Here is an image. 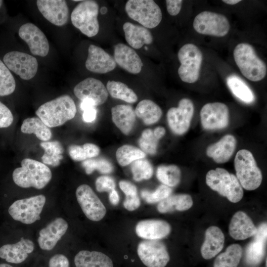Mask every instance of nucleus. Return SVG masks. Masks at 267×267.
I'll return each instance as SVG.
<instances>
[{"label": "nucleus", "instance_id": "1", "mask_svg": "<svg viewBox=\"0 0 267 267\" xmlns=\"http://www.w3.org/2000/svg\"><path fill=\"white\" fill-rule=\"evenodd\" d=\"M76 112L73 99L70 96L64 94L41 105L36 114L48 127L54 128L72 119Z\"/></svg>", "mask_w": 267, "mask_h": 267}, {"label": "nucleus", "instance_id": "2", "mask_svg": "<svg viewBox=\"0 0 267 267\" xmlns=\"http://www.w3.org/2000/svg\"><path fill=\"white\" fill-rule=\"evenodd\" d=\"M51 178V171L46 165L30 158L23 159L21 167L16 168L12 173L14 182L22 188L43 189Z\"/></svg>", "mask_w": 267, "mask_h": 267}, {"label": "nucleus", "instance_id": "3", "mask_svg": "<svg viewBox=\"0 0 267 267\" xmlns=\"http://www.w3.org/2000/svg\"><path fill=\"white\" fill-rule=\"evenodd\" d=\"M233 57L241 73L247 79L257 82L266 76L267 66L251 44L245 43L238 44L233 50Z\"/></svg>", "mask_w": 267, "mask_h": 267}, {"label": "nucleus", "instance_id": "4", "mask_svg": "<svg viewBox=\"0 0 267 267\" xmlns=\"http://www.w3.org/2000/svg\"><path fill=\"white\" fill-rule=\"evenodd\" d=\"M206 182L212 190L232 203L240 201L243 190L236 177L223 168L211 170L206 176Z\"/></svg>", "mask_w": 267, "mask_h": 267}, {"label": "nucleus", "instance_id": "5", "mask_svg": "<svg viewBox=\"0 0 267 267\" xmlns=\"http://www.w3.org/2000/svg\"><path fill=\"white\" fill-rule=\"evenodd\" d=\"M236 178L242 188L253 190L261 185L263 177L252 153L247 149H241L234 159Z\"/></svg>", "mask_w": 267, "mask_h": 267}, {"label": "nucleus", "instance_id": "6", "mask_svg": "<svg viewBox=\"0 0 267 267\" xmlns=\"http://www.w3.org/2000/svg\"><path fill=\"white\" fill-rule=\"evenodd\" d=\"M99 6L94 0H82L73 10L71 20L74 27L88 37L97 34L99 25L97 20Z\"/></svg>", "mask_w": 267, "mask_h": 267}, {"label": "nucleus", "instance_id": "7", "mask_svg": "<svg viewBox=\"0 0 267 267\" xmlns=\"http://www.w3.org/2000/svg\"><path fill=\"white\" fill-rule=\"evenodd\" d=\"M125 11L131 19L147 29L157 27L162 18L160 7L152 0H129Z\"/></svg>", "mask_w": 267, "mask_h": 267}, {"label": "nucleus", "instance_id": "8", "mask_svg": "<svg viewBox=\"0 0 267 267\" xmlns=\"http://www.w3.org/2000/svg\"><path fill=\"white\" fill-rule=\"evenodd\" d=\"M178 57L180 63L178 71L180 79L187 83L196 82L203 60L200 49L194 44H186L179 49Z\"/></svg>", "mask_w": 267, "mask_h": 267}, {"label": "nucleus", "instance_id": "9", "mask_svg": "<svg viewBox=\"0 0 267 267\" xmlns=\"http://www.w3.org/2000/svg\"><path fill=\"white\" fill-rule=\"evenodd\" d=\"M45 202V196L42 194L19 199L10 206L8 213L14 220L30 224L40 220Z\"/></svg>", "mask_w": 267, "mask_h": 267}, {"label": "nucleus", "instance_id": "10", "mask_svg": "<svg viewBox=\"0 0 267 267\" xmlns=\"http://www.w3.org/2000/svg\"><path fill=\"white\" fill-rule=\"evenodd\" d=\"M193 27L198 33L216 37H223L230 29L227 18L223 14L204 11L195 17Z\"/></svg>", "mask_w": 267, "mask_h": 267}, {"label": "nucleus", "instance_id": "11", "mask_svg": "<svg viewBox=\"0 0 267 267\" xmlns=\"http://www.w3.org/2000/svg\"><path fill=\"white\" fill-rule=\"evenodd\" d=\"M137 252L139 259L147 267H165L170 261L165 245L158 240L140 242Z\"/></svg>", "mask_w": 267, "mask_h": 267}, {"label": "nucleus", "instance_id": "12", "mask_svg": "<svg viewBox=\"0 0 267 267\" xmlns=\"http://www.w3.org/2000/svg\"><path fill=\"white\" fill-rule=\"evenodd\" d=\"M76 196L83 213L89 220L97 222L105 216V207L89 185L84 184L78 186Z\"/></svg>", "mask_w": 267, "mask_h": 267}, {"label": "nucleus", "instance_id": "13", "mask_svg": "<svg viewBox=\"0 0 267 267\" xmlns=\"http://www.w3.org/2000/svg\"><path fill=\"white\" fill-rule=\"evenodd\" d=\"M192 101L187 98L180 100L177 107H172L167 114V119L171 131L176 134L182 135L188 130L194 114Z\"/></svg>", "mask_w": 267, "mask_h": 267}, {"label": "nucleus", "instance_id": "14", "mask_svg": "<svg viewBox=\"0 0 267 267\" xmlns=\"http://www.w3.org/2000/svg\"><path fill=\"white\" fill-rule=\"evenodd\" d=\"M3 60L9 70L23 80L31 79L38 71L37 60L26 53L18 51H10L4 55Z\"/></svg>", "mask_w": 267, "mask_h": 267}, {"label": "nucleus", "instance_id": "15", "mask_svg": "<svg viewBox=\"0 0 267 267\" xmlns=\"http://www.w3.org/2000/svg\"><path fill=\"white\" fill-rule=\"evenodd\" d=\"M200 115L202 126L207 130L222 129L229 123V109L223 103L216 102L205 104Z\"/></svg>", "mask_w": 267, "mask_h": 267}, {"label": "nucleus", "instance_id": "16", "mask_svg": "<svg viewBox=\"0 0 267 267\" xmlns=\"http://www.w3.org/2000/svg\"><path fill=\"white\" fill-rule=\"evenodd\" d=\"M18 34L27 44L33 54L42 57L47 55L49 49L48 40L37 26L31 23H25L20 27Z\"/></svg>", "mask_w": 267, "mask_h": 267}, {"label": "nucleus", "instance_id": "17", "mask_svg": "<svg viewBox=\"0 0 267 267\" xmlns=\"http://www.w3.org/2000/svg\"><path fill=\"white\" fill-rule=\"evenodd\" d=\"M75 96L81 101L89 99L95 106L106 101L108 93L104 84L99 80L89 77L78 83L74 89Z\"/></svg>", "mask_w": 267, "mask_h": 267}, {"label": "nucleus", "instance_id": "18", "mask_svg": "<svg viewBox=\"0 0 267 267\" xmlns=\"http://www.w3.org/2000/svg\"><path fill=\"white\" fill-rule=\"evenodd\" d=\"M37 7L43 16L51 23L64 25L69 19V8L64 0H38Z\"/></svg>", "mask_w": 267, "mask_h": 267}, {"label": "nucleus", "instance_id": "19", "mask_svg": "<svg viewBox=\"0 0 267 267\" xmlns=\"http://www.w3.org/2000/svg\"><path fill=\"white\" fill-rule=\"evenodd\" d=\"M68 224L62 218H57L39 232L38 242L40 248L44 251L52 250L66 233Z\"/></svg>", "mask_w": 267, "mask_h": 267}, {"label": "nucleus", "instance_id": "20", "mask_svg": "<svg viewBox=\"0 0 267 267\" xmlns=\"http://www.w3.org/2000/svg\"><path fill=\"white\" fill-rule=\"evenodd\" d=\"M85 65L91 72L105 74L113 70L116 67V63L114 58L103 49L91 44L89 47Z\"/></svg>", "mask_w": 267, "mask_h": 267}, {"label": "nucleus", "instance_id": "21", "mask_svg": "<svg viewBox=\"0 0 267 267\" xmlns=\"http://www.w3.org/2000/svg\"><path fill=\"white\" fill-rule=\"evenodd\" d=\"M34 248V243L31 240L21 238L15 243L0 247V258L9 263L20 264L26 261Z\"/></svg>", "mask_w": 267, "mask_h": 267}, {"label": "nucleus", "instance_id": "22", "mask_svg": "<svg viewBox=\"0 0 267 267\" xmlns=\"http://www.w3.org/2000/svg\"><path fill=\"white\" fill-rule=\"evenodd\" d=\"M114 59L120 67L133 74L139 73L143 65L140 57L136 51L133 48L122 43L115 45Z\"/></svg>", "mask_w": 267, "mask_h": 267}, {"label": "nucleus", "instance_id": "23", "mask_svg": "<svg viewBox=\"0 0 267 267\" xmlns=\"http://www.w3.org/2000/svg\"><path fill=\"white\" fill-rule=\"evenodd\" d=\"M171 230L170 224L160 220L140 221L135 227L136 234L147 240H159L168 236Z\"/></svg>", "mask_w": 267, "mask_h": 267}, {"label": "nucleus", "instance_id": "24", "mask_svg": "<svg viewBox=\"0 0 267 267\" xmlns=\"http://www.w3.org/2000/svg\"><path fill=\"white\" fill-rule=\"evenodd\" d=\"M257 230L251 218L242 211L233 215L229 225V233L235 240H244L254 236Z\"/></svg>", "mask_w": 267, "mask_h": 267}, {"label": "nucleus", "instance_id": "25", "mask_svg": "<svg viewBox=\"0 0 267 267\" xmlns=\"http://www.w3.org/2000/svg\"><path fill=\"white\" fill-rule=\"evenodd\" d=\"M236 142L232 135H225L217 142L208 146L206 154L217 163H224L232 156Z\"/></svg>", "mask_w": 267, "mask_h": 267}, {"label": "nucleus", "instance_id": "26", "mask_svg": "<svg viewBox=\"0 0 267 267\" xmlns=\"http://www.w3.org/2000/svg\"><path fill=\"white\" fill-rule=\"evenodd\" d=\"M224 235L216 226L208 227L205 231V240L201 247L202 257L209 260L216 256L223 247Z\"/></svg>", "mask_w": 267, "mask_h": 267}, {"label": "nucleus", "instance_id": "27", "mask_svg": "<svg viewBox=\"0 0 267 267\" xmlns=\"http://www.w3.org/2000/svg\"><path fill=\"white\" fill-rule=\"evenodd\" d=\"M125 39L128 44L134 49H139L144 44H149L153 42V36L146 28L125 22L123 26Z\"/></svg>", "mask_w": 267, "mask_h": 267}, {"label": "nucleus", "instance_id": "28", "mask_svg": "<svg viewBox=\"0 0 267 267\" xmlns=\"http://www.w3.org/2000/svg\"><path fill=\"white\" fill-rule=\"evenodd\" d=\"M112 119L116 127L125 134L132 131L135 121V113L132 107L120 104L111 109Z\"/></svg>", "mask_w": 267, "mask_h": 267}, {"label": "nucleus", "instance_id": "29", "mask_svg": "<svg viewBox=\"0 0 267 267\" xmlns=\"http://www.w3.org/2000/svg\"><path fill=\"white\" fill-rule=\"evenodd\" d=\"M76 267H113L111 259L98 251L82 250L74 257Z\"/></svg>", "mask_w": 267, "mask_h": 267}, {"label": "nucleus", "instance_id": "30", "mask_svg": "<svg viewBox=\"0 0 267 267\" xmlns=\"http://www.w3.org/2000/svg\"><path fill=\"white\" fill-rule=\"evenodd\" d=\"M193 203L192 199L188 194L170 195L159 203L157 210L161 213L175 211H184L190 209L192 206Z\"/></svg>", "mask_w": 267, "mask_h": 267}, {"label": "nucleus", "instance_id": "31", "mask_svg": "<svg viewBox=\"0 0 267 267\" xmlns=\"http://www.w3.org/2000/svg\"><path fill=\"white\" fill-rule=\"evenodd\" d=\"M134 112L135 115L141 119L146 125H151L157 122L162 115L161 108L149 99L140 101L136 106Z\"/></svg>", "mask_w": 267, "mask_h": 267}, {"label": "nucleus", "instance_id": "32", "mask_svg": "<svg viewBox=\"0 0 267 267\" xmlns=\"http://www.w3.org/2000/svg\"><path fill=\"white\" fill-rule=\"evenodd\" d=\"M21 131L26 134H35L40 140L47 141L52 136L51 132L39 117L25 119L21 126Z\"/></svg>", "mask_w": 267, "mask_h": 267}, {"label": "nucleus", "instance_id": "33", "mask_svg": "<svg viewBox=\"0 0 267 267\" xmlns=\"http://www.w3.org/2000/svg\"><path fill=\"white\" fill-rule=\"evenodd\" d=\"M226 83L233 95L246 103L255 100V95L249 87L239 77L230 75L226 79Z\"/></svg>", "mask_w": 267, "mask_h": 267}, {"label": "nucleus", "instance_id": "34", "mask_svg": "<svg viewBox=\"0 0 267 267\" xmlns=\"http://www.w3.org/2000/svg\"><path fill=\"white\" fill-rule=\"evenodd\" d=\"M242 255V248L238 244H233L215 259L213 267H237Z\"/></svg>", "mask_w": 267, "mask_h": 267}, {"label": "nucleus", "instance_id": "35", "mask_svg": "<svg viewBox=\"0 0 267 267\" xmlns=\"http://www.w3.org/2000/svg\"><path fill=\"white\" fill-rule=\"evenodd\" d=\"M40 145L44 150L42 157L43 163L53 167L59 166L63 159L62 154L64 150L60 142L58 141H43Z\"/></svg>", "mask_w": 267, "mask_h": 267}, {"label": "nucleus", "instance_id": "36", "mask_svg": "<svg viewBox=\"0 0 267 267\" xmlns=\"http://www.w3.org/2000/svg\"><path fill=\"white\" fill-rule=\"evenodd\" d=\"M108 93L113 98L133 103L137 100V96L134 90L125 84L115 81H108L106 85Z\"/></svg>", "mask_w": 267, "mask_h": 267}, {"label": "nucleus", "instance_id": "37", "mask_svg": "<svg viewBox=\"0 0 267 267\" xmlns=\"http://www.w3.org/2000/svg\"><path fill=\"white\" fill-rule=\"evenodd\" d=\"M156 177L164 185L174 187L178 184L180 181L181 172L176 165H162L157 169Z\"/></svg>", "mask_w": 267, "mask_h": 267}, {"label": "nucleus", "instance_id": "38", "mask_svg": "<svg viewBox=\"0 0 267 267\" xmlns=\"http://www.w3.org/2000/svg\"><path fill=\"white\" fill-rule=\"evenodd\" d=\"M145 155L141 149L130 145L120 147L116 152L117 160L122 166H127L136 160L144 158Z\"/></svg>", "mask_w": 267, "mask_h": 267}, {"label": "nucleus", "instance_id": "39", "mask_svg": "<svg viewBox=\"0 0 267 267\" xmlns=\"http://www.w3.org/2000/svg\"><path fill=\"white\" fill-rule=\"evenodd\" d=\"M266 242L254 238L247 246L246 250V260L250 265H257L262 260L265 251Z\"/></svg>", "mask_w": 267, "mask_h": 267}, {"label": "nucleus", "instance_id": "40", "mask_svg": "<svg viewBox=\"0 0 267 267\" xmlns=\"http://www.w3.org/2000/svg\"><path fill=\"white\" fill-rule=\"evenodd\" d=\"M131 171L133 178L136 181L150 178L153 173L151 163L143 158L136 160L132 163Z\"/></svg>", "mask_w": 267, "mask_h": 267}, {"label": "nucleus", "instance_id": "41", "mask_svg": "<svg viewBox=\"0 0 267 267\" xmlns=\"http://www.w3.org/2000/svg\"><path fill=\"white\" fill-rule=\"evenodd\" d=\"M15 79L5 64L0 59V96L12 93L15 89Z\"/></svg>", "mask_w": 267, "mask_h": 267}, {"label": "nucleus", "instance_id": "42", "mask_svg": "<svg viewBox=\"0 0 267 267\" xmlns=\"http://www.w3.org/2000/svg\"><path fill=\"white\" fill-rule=\"evenodd\" d=\"M82 165L88 175L92 174L95 170L103 174L111 173L113 170L112 164L104 158L86 159L83 161Z\"/></svg>", "mask_w": 267, "mask_h": 267}, {"label": "nucleus", "instance_id": "43", "mask_svg": "<svg viewBox=\"0 0 267 267\" xmlns=\"http://www.w3.org/2000/svg\"><path fill=\"white\" fill-rule=\"evenodd\" d=\"M172 189L164 184L159 186L154 191L147 190L141 191V196L142 199L147 203L153 204L160 202L170 196Z\"/></svg>", "mask_w": 267, "mask_h": 267}, {"label": "nucleus", "instance_id": "44", "mask_svg": "<svg viewBox=\"0 0 267 267\" xmlns=\"http://www.w3.org/2000/svg\"><path fill=\"white\" fill-rule=\"evenodd\" d=\"M158 140L155 136L153 132L151 129H147L142 132L138 140V144L144 153L154 154L156 152Z\"/></svg>", "mask_w": 267, "mask_h": 267}, {"label": "nucleus", "instance_id": "45", "mask_svg": "<svg viewBox=\"0 0 267 267\" xmlns=\"http://www.w3.org/2000/svg\"><path fill=\"white\" fill-rule=\"evenodd\" d=\"M95 187L99 192H109L115 189L116 184L114 179L109 176H102L97 178Z\"/></svg>", "mask_w": 267, "mask_h": 267}, {"label": "nucleus", "instance_id": "46", "mask_svg": "<svg viewBox=\"0 0 267 267\" xmlns=\"http://www.w3.org/2000/svg\"><path fill=\"white\" fill-rule=\"evenodd\" d=\"M13 122V116L10 109L0 101V129L6 128Z\"/></svg>", "mask_w": 267, "mask_h": 267}, {"label": "nucleus", "instance_id": "47", "mask_svg": "<svg viewBox=\"0 0 267 267\" xmlns=\"http://www.w3.org/2000/svg\"><path fill=\"white\" fill-rule=\"evenodd\" d=\"M48 267H70L69 261L65 255L56 254L49 258Z\"/></svg>", "mask_w": 267, "mask_h": 267}, {"label": "nucleus", "instance_id": "48", "mask_svg": "<svg viewBox=\"0 0 267 267\" xmlns=\"http://www.w3.org/2000/svg\"><path fill=\"white\" fill-rule=\"evenodd\" d=\"M68 152L70 157L74 161H81L87 159L83 146L77 145H70L68 148Z\"/></svg>", "mask_w": 267, "mask_h": 267}, {"label": "nucleus", "instance_id": "49", "mask_svg": "<svg viewBox=\"0 0 267 267\" xmlns=\"http://www.w3.org/2000/svg\"><path fill=\"white\" fill-rule=\"evenodd\" d=\"M183 1L181 0H166L167 9L170 15H178L181 8Z\"/></svg>", "mask_w": 267, "mask_h": 267}, {"label": "nucleus", "instance_id": "50", "mask_svg": "<svg viewBox=\"0 0 267 267\" xmlns=\"http://www.w3.org/2000/svg\"><path fill=\"white\" fill-rule=\"evenodd\" d=\"M123 205L127 210L129 211H134L140 206V199L138 195L131 197H126Z\"/></svg>", "mask_w": 267, "mask_h": 267}, {"label": "nucleus", "instance_id": "51", "mask_svg": "<svg viewBox=\"0 0 267 267\" xmlns=\"http://www.w3.org/2000/svg\"><path fill=\"white\" fill-rule=\"evenodd\" d=\"M119 186L126 196L137 194L136 186L131 182L121 180L119 182Z\"/></svg>", "mask_w": 267, "mask_h": 267}, {"label": "nucleus", "instance_id": "52", "mask_svg": "<svg viewBox=\"0 0 267 267\" xmlns=\"http://www.w3.org/2000/svg\"><path fill=\"white\" fill-rule=\"evenodd\" d=\"M83 147L85 151L87 158L90 159L98 155L100 149L94 144L87 143L83 145Z\"/></svg>", "mask_w": 267, "mask_h": 267}, {"label": "nucleus", "instance_id": "53", "mask_svg": "<svg viewBox=\"0 0 267 267\" xmlns=\"http://www.w3.org/2000/svg\"><path fill=\"white\" fill-rule=\"evenodd\" d=\"M97 111L95 107H92L83 111V119L87 123L93 122L96 117Z\"/></svg>", "mask_w": 267, "mask_h": 267}, {"label": "nucleus", "instance_id": "54", "mask_svg": "<svg viewBox=\"0 0 267 267\" xmlns=\"http://www.w3.org/2000/svg\"><path fill=\"white\" fill-rule=\"evenodd\" d=\"M267 223L261 224L257 228V232L254 235V238L266 242L267 240Z\"/></svg>", "mask_w": 267, "mask_h": 267}, {"label": "nucleus", "instance_id": "55", "mask_svg": "<svg viewBox=\"0 0 267 267\" xmlns=\"http://www.w3.org/2000/svg\"><path fill=\"white\" fill-rule=\"evenodd\" d=\"M119 196L117 191L114 189L109 193V200L113 205H117L119 202Z\"/></svg>", "mask_w": 267, "mask_h": 267}, {"label": "nucleus", "instance_id": "56", "mask_svg": "<svg viewBox=\"0 0 267 267\" xmlns=\"http://www.w3.org/2000/svg\"><path fill=\"white\" fill-rule=\"evenodd\" d=\"M92 107H95V105L93 101L89 99L82 100L80 104V108L82 111Z\"/></svg>", "mask_w": 267, "mask_h": 267}, {"label": "nucleus", "instance_id": "57", "mask_svg": "<svg viewBox=\"0 0 267 267\" xmlns=\"http://www.w3.org/2000/svg\"><path fill=\"white\" fill-rule=\"evenodd\" d=\"M155 136L158 139L162 138L165 134L166 130L163 127H157L153 131Z\"/></svg>", "mask_w": 267, "mask_h": 267}, {"label": "nucleus", "instance_id": "58", "mask_svg": "<svg viewBox=\"0 0 267 267\" xmlns=\"http://www.w3.org/2000/svg\"><path fill=\"white\" fill-rule=\"evenodd\" d=\"M222 2L230 5H234L241 1L240 0H223Z\"/></svg>", "mask_w": 267, "mask_h": 267}, {"label": "nucleus", "instance_id": "59", "mask_svg": "<svg viewBox=\"0 0 267 267\" xmlns=\"http://www.w3.org/2000/svg\"><path fill=\"white\" fill-rule=\"evenodd\" d=\"M100 13L102 14H106L107 11H108V9H107V8L105 6H102L101 8H100Z\"/></svg>", "mask_w": 267, "mask_h": 267}, {"label": "nucleus", "instance_id": "60", "mask_svg": "<svg viewBox=\"0 0 267 267\" xmlns=\"http://www.w3.org/2000/svg\"><path fill=\"white\" fill-rule=\"evenodd\" d=\"M0 267H13L8 264L2 263V264H0Z\"/></svg>", "mask_w": 267, "mask_h": 267}, {"label": "nucleus", "instance_id": "61", "mask_svg": "<svg viewBox=\"0 0 267 267\" xmlns=\"http://www.w3.org/2000/svg\"><path fill=\"white\" fill-rule=\"evenodd\" d=\"M3 3V0H0V7Z\"/></svg>", "mask_w": 267, "mask_h": 267}]
</instances>
